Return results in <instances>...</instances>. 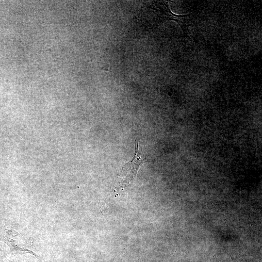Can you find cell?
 Here are the masks:
<instances>
[{
  "mask_svg": "<svg viewBox=\"0 0 262 262\" xmlns=\"http://www.w3.org/2000/svg\"><path fill=\"white\" fill-rule=\"evenodd\" d=\"M2 240L8 246L11 251L20 254L29 253L39 258L32 250L31 242L14 229L5 228L2 234Z\"/></svg>",
  "mask_w": 262,
  "mask_h": 262,
  "instance_id": "obj_1",
  "label": "cell"
},
{
  "mask_svg": "<svg viewBox=\"0 0 262 262\" xmlns=\"http://www.w3.org/2000/svg\"><path fill=\"white\" fill-rule=\"evenodd\" d=\"M151 8L154 11L157 17L163 22L167 20L176 21L181 28L184 33L188 31V15H177L171 11L167 1H157L151 5Z\"/></svg>",
  "mask_w": 262,
  "mask_h": 262,
  "instance_id": "obj_2",
  "label": "cell"
},
{
  "mask_svg": "<svg viewBox=\"0 0 262 262\" xmlns=\"http://www.w3.org/2000/svg\"><path fill=\"white\" fill-rule=\"evenodd\" d=\"M144 162L138 151V142L136 141L135 150L132 160L125 164L122 167L119 178L123 183H128L136 176L137 171Z\"/></svg>",
  "mask_w": 262,
  "mask_h": 262,
  "instance_id": "obj_3",
  "label": "cell"
},
{
  "mask_svg": "<svg viewBox=\"0 0 262 262\" xmlns=\"http://www.w3.org/2000/svg\"><path fill=\"white\" fill-rule=\"evenodd\" d=\"M0 262H3L2 261H0Z\"/></svg>",
  "mask_w": 262,
  "mask_h": 262,
  "instance_id": "obj_4",
  "label": "cell"
}]
</instances>
